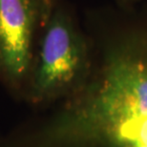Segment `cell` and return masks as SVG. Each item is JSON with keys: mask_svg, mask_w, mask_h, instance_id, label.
<instances>
[{"mask_svg": "<svg viewBox=\"0 0 147 147\" xmlns=\"http://www.w3.org/2000/svg\"><path fill=\"white\" fill-rule=\"evenodd\" d=\"M57 147L102 142L147 147V40L115 47L95 78L68 98L48 125Z\"/></svg>", "mask_w": 147, "mask_h": 147, "instance_id": "6da1fadb", "label": "cell"}, {"mask_svg": "<svg viewBox=\"0 0 147 147\" xmlns=\"http://www.w3.org/2000/svg\"><path fill=\"white\" fill-rule=\"evenodd\" d=\"M57 0H0V85L24 98L41 34Z\"/></svg>", "mask_w": 147, "mask_h": 147, "instance_id": "3957f363", "label": "cell"}, {"mask_svg": "<svg viewBox=\"0 0 147 147\" xmlns=\"http://www.w3.org/2000/svg\"><path fill=\"white\" fill-rule=\"evenodd\" d=\"M130 1H136V0H130Z\"/></svg>", "mask_w": 147, "mask_h": 147, "instance_id": "277c9868", "label": "cell"}, {"mask_svg": "<svg viewBox=\"0 0 147 147\" xmlns=\"http://www.w3.org/2000/svg\"><path fill=\"white\" fill-rule=\"evenodd\" d=\"M87 39L71 11L57 0L34 54L24 100L40 104L67 98L89 79Z\"/></svg>", "mask_w": 147, "mask_h": 147, "instance_id": "7a4b0ae2", "label": "cell"}]
</instances>
